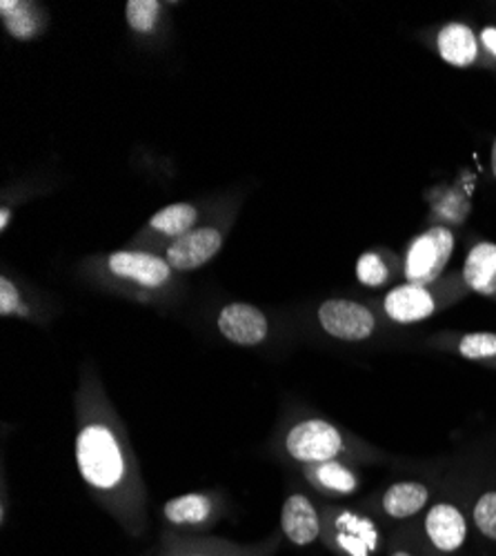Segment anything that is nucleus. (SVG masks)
Wrapping results in <instances>:
<instances>
[{
	"instance_id": "f257e3e1",
	"label": "nucleus",
	"mask_w": 496,
	"mask_h": 556,
	"mask_svg": "<svg viewBox=\"0 0 496 556\" xmlns=\"http://www.w3.org/2000/svg\"><path fill=\"white\" fill-rule=\"evenodd\" d=\"M76 468L103 509L129 536L148 530V494L139 460L101 388L82 381L78 392Z\"/></svg>"
},
{
	"instance_id": "f03ea898",
	"label": "nucleus",
	"mask_w": 496,
	"mask_h": 556,
	"mask_svg": "<svg viewBox=\"0 0 496 556\" xmlns=\"http://www.w3.org/2000/svg\"><path fill=\"white\" fill-rule=\"evenodd\" d=\"M283 452L298 466H317V463L341 460L347 454V441L334 424L309 416L283 434Z\"/></svg>"
},
{
	"instance_id": "7ed1b4c3",
	"label": "nucleus",
	"mask_w": 496,
	"mask_h": 556,
	"mask_svg": "<svg viewBox=\"0 0 496 556\" xmlns=\"http://www.w3.org/2000/svg\"><path fill=\"white\" fill-rule=\"evenodd\" d=\"M455 252V235L445 225L430 227L423 235L415 237L408 245L403 261L405 283L432 286L443 274L449 256Z\"/></svg>"
},
{
	"instance_id": "20e7f679",
	"label": "nucleus",
	"mask_w": 496,
	"mask_h": 556,
	"mask_svg": "<svg viewBox=\"0 0 496 556\" xmlns=\"http://www.w3.org/2000/svg\"><path fill=\"white\" fill-rule=\"evenodd\" d=\"M281 532L256 543H237L230 539L163 534L158 556H277L281 549Z\"/></svg>"
},
{
	"instance_id": "39448f33",
	"label": "nucleus",
	"mask_w": 496,
	"mask_h": 556,
	"mask_svg": "<svg viewBox=\"0 0 496 556\" xmlns=\"http://www.w3.org/2000/svg\"><path fill=\"white\" fill-rule=\"evenodd\" d=\"M319 328L343 343H360L374 337L377 316L374 312L349 299H328L317 309Z\"/></svg>"
},
{
	"instance_id": "423d86ee",
	"label": "nucleus",
	"mask_w": 496,
	"mask_h": 556,
	"mask_svg": "<svg viewBox=\"0 0 496 556\" xmlns=\"http://www.w3.org/2000/svg\"><path fill=\"white\" fill-rule=\"evenodd\" d=\"M225 513L222 501L212 492H188L165 501L163 521L174 532L212 530Z\"/></svg>"
},
{
	"instance_id": "0eeeda50",
	"label": "nucleus",
	"mask_w": 496,
	"mask_h": 556,
	"mask_svg": "<svg viewBox=\"0 0 496 556\" xmlns=\"http://www.w3.org/2000/svg\"><path fill=\"white\" fill-rule=\"evenodd\" d=\"M107 269L116 278L131 288L139 290H163L174 276V269L165 261V256H156L150 252H112L107 256Z\"/></svg>"
},
{
	"instance_id": "6e6552de",
	"label": "nucleus",
	"mask_w": 496,
	"mask_h": 556,
	"mask_svg": "<svg viewBox=\"0 0 496 556\" xmlns=\"http://www.w3.org/2000/svg\"><path fill=\"white\" fill-rule=\"evenodd\" d=\"M216 330L232 345L256 348L269 337V320L265 312L252 303H228L216 316Z\"/></svg>"
},
{
	"instance_id": "1a4fd4ad",
	"label": "nucleus",
	"mask_w": 496,
	"mask_h": 556,
	"mask_svg": "<svg viewBox=\"0 0 496 556\" xmlns=\"http://www.w3.org/2000/svg\"><path fill=\"white\" fill-rule=\"evenodd\" d=\"M423 532L434 552L453 556L463 549L468 541V519L463 509L449 501H438L430 505L423 519Z\"/></svg>"
},
{
	"instance_id": "9d476101",
	"label": "nucleus",
	"mask_w": 496,
	"mask_h": 556,
	"mask_svg": "<svg viewBox=\"0 0 496 556\" xmlns=\"http://www.w3.org/2000/svg\"><path fill=\"white\" fill-rule=\"evenodd\" d=\"M222 248V231L218 227H196L190 235L171 241L165 250V261L174 271H192L209 263Z\"/></svg>"
},
{
	"instance_id": "9b49d317",
	"label": "nucleus",
	"mask_w": 496,
	"mask_h": 556,
	"mask_svg": "<svg viewBox=\"0 0 496 556\" xmlns=\"http://www.w3.org/2000/svg\"><path fill=\"white\" fill-rule=\"evenodd\" d=\"M281 534L296 547H307L323 539V519L307 494L292 492L283 501Z\"/></svg>"
},
{
	"instance_id": "f8f14e48",
	"label": "nucleus",
	"mask_w": 496,
	"mask_h": 556,
	"mask_svg": "<svg viewBox=\"0 0 496 556\" xmlns=\"http://www.w3.org/2000/svg\"><path fill=\"white\" fill-rule=\"evenodd\" d=\"M323 536L328 547L341 556H368L377 541L370 521L354 513H336L323 521Z\"/></svg>"
},
{
	"instance_id": "ddd939ff",
	"label": "nucleus",
	"mask_w": 496,
	"mask_h": 556,
	"mask_svg": "<svg viewBox=\"0 0 496 556\" xmlns=\"http://www.w3.org/2000/svg\"><path fill=\"white\" fill-rule=\"evenodd\" d=\"M383 312L398 326H412V323H421L436 312V299L423 286L403 283L385 294Z\"/></svg>"
},
{
	"instance_id": "4468645a",
	"label": "nucleus",
	"mask_w": 496,
	"mask_h": 556,
	"mask_svg": "<svg viewBox=\"0 0 496 556\" xmlns=\"http://www.w3.org/2000/svg\"><path fill=\"white\" fill-rule=\"evenodd\" d=\"M430 503V488L421 481H400L390 485L381 496L383 515L392 521H408Z\"/></svg>"
},
{
	"instance_id": "2eb2a0df",
	"label": "nucleus",
	"mask_w": 496,
	"mask_h": 556,
	"mask_svg": "<svg viewBox=\"0 0 496 556\" xmlns=\"http://www.w3.org/2000/svg\"><path fill=\"white\" fill-rule=\"evenodd\" d=\"M438 56L453 67H470L479 59L476 34L463 23H447L436 36Z\"/></svg>"
},
{
	"instance_id": "dca6fc26",
	"label": "nucleus",
	"mask_w": 496,
	"mask_h": 556,
	"mask_svg": "<svg viewBox=\"0 0 496 556\" xmlns=\"http://www.w3.org/2000/svg\"><path fill=\"white\" fill-rule=\"evenodd\" d=\"M303 475L307 483L330 496H349L358 490L356 472L345 466L343 460L317 463V466H303Z\"/></svg>"
},
{
	"instance_id": "f3484780",
	"label": "nucleus",
	"mask_w": 496,
	"mask_h": 556,
	"mask_svg": "<svg viewBox=\"0 0 496 556\" xmlns=\"http://www.w3.org/2000/svg\"><path fill=\"white\" fill-rule=\"evenodd\" d=\"M463 281L466 286L481 296L496 294V245L476 243L463 263Z\"/></svg>"
},
{
	"instance_id": "a211bd4d",
	"label": "nucleus",
	"mask_w": 496,
	"mask_h": 556,
	"mask_svg": "<svg viewBox=\"0 0 496 556\" xmlns=\"http://www.w3.org/2000/svg\"><path fill=\"white\" fill-rule=\"evenodd\" d=\"M199 220V210L192 203H174L163 207L150 218V229H154L156 235L165 239H180L190 235L192 229H196Z\"/></svg>"
},
{
	"instance_id": "6ab92c4d",
	"label": "nucleus",
	"mask_w": 496,
	"mask_h": 556,
	"mask_svg": "<svg viewBox=\"0 0 496 556\" xmlns=\"http://www.w3.org/2000/svg\"><path fill=\"white\" fill-rule=\"evenodd\" d=\"M0 18L8 34L16 40H31L40 31V18L31 3H23V0H3L0 3Z\"/></svg>"
},
{
	"instance_id": "aec40b11",
	"label": "nucleus",
	"mask_w": 496,
	"mask_h": 556,
	"mask_svg": "<svg viewBox=\"0 0 496 556\" xmlns=\"http://www.w3.org/2000/svg\"><path fill=\"white\" fill-rule=\"evenodd\" d=\"M158 0H129L125 5V18L137 34H152L161 18Z\"/></svg>"
},
{
	"instance_id": "412c9836",
	"label": "nucleus",
	"mask_w": 496,
	"mask_h": 556,
	"mask_svg": "<svg viewBox=\"0 0 496 556\" xmlns=\"http://www.w3.org/2000/svg\"><path fill=\"white\" fill-rule=\"evenodd\" d=\"M390 267L377 252H364L356 261V278L366 288H381L390 281Z\"/></svg>"
},
{
	"instance_id": "4be33fe9",
	"label": "nucleus",
	"mask_w": 496,
	"mask_h": 556,
	"mask_svg": "<svg viewBox=\"0 0 496 556\" xmlns=\"http://www.w3.org/2000/svg\"><path fill=\"white\" fill-rule=\"evenodd\" d=\"M459 356L468 361H496V334L494 332H472L457 341Z\"/></svg>"
},
{
	"instance_id": "5701e85b",
	"label": "nucleus",
	"mask_w": 496,
	"mask_h": 556,
	"mask_svg": "<svg viewBox=\"0 0 496 556\" xmlns=\"http://www.w3.org/2000/svg\"><path fill=\"white\" fill-rule=\"evenodd\" d=\"M472 523L487 541L496 543V490H487L474 501Z\"/></svg>"
},
{
	"instance_id": "b1692460",
	"label": "nucleus",
	"mask_w": 496,
	"mask_h": 556,
	"mask_svg": "<svg viewBox=\"0 0 496 556\" xmlns=\"http://www.w3.org/2000/svg\"><path fill=\"white\" fill-rule=\"evenodd\" d=\"M0 316L3 318H10V316L31 318V307L23 301L21 290L8 276H0Z\"/></svg>"
},
{
	"instance_id": "393cba45",
	"label": "nucleus",
	"mask_w": 496,
	"mask_h": 556,
	"mask_svg": "<svg viewBox=\"0 0 496 556\" xmlns=\"http://www.w3.org/2000/svg\"><path fill=\"white\" fill-rule=\"evenodd\" d=\"M481 42H483V48L496 59V27H485L481 31Z\"/></svg>"
},
{
	"instance_id": "a878e982",
	"label": "nucleus",
	"mask_w": 496,
	"mask_h": 556,
	"mask_svg": "<svg viewBox=\"0 0 496 556\" xmlns=\"http://www.w3.org/2000/svg\"><path fill=\"white\" fill-rule=\"evenodd\" d=\"M387 556H419V554L412 552L410 547H405V545H392V549H390Z\"/></svg>"
},
{
	"instance_id": "bb28decb",
	"label": "nucleus",
	"mask_w": 496,
	"mask_h": 556,
	"mask_svg": "<svg viewBox=\"0 0 496 556\" xmlns=\"http://www.w3.org/2000/svg\"><path fill=\"white\" fill-rule=\"evenodd\" d=\"M10 220H12V210L8 205H3V210H0V229H8L10 227Z\"/></svg>"
},
{
	"instance_id": "cd10ccee",
	"label": "nucleus",
	"mask_w": 496,
	"mask_h": 556,
	"mask_svg": "<svg viewBox=\"0 0 496 556\" xmlns=\"http://www.w3.org/2000/svg\"><path fill=\"white\" fill-rule=\"evenodd\" d=\"M492 174L496 178V138H494V143H492Z\"/></svg>"
},
{
	"instance_id": "c85d7f7f",
	"label": "nucleus",
	"mask_w": 496,
	"mask_h": 556,
	"mask_svg": "<svg viewBox=\"0 0 496 556\" xmlns=\"http://www.w3.org/2000/svg\"><path fill=\"white\" fill-rule=\"evenodd\" d=\"M154 556H158V552H156V554H154Z\"/></svg>"
}]
</instances>
